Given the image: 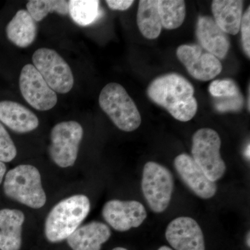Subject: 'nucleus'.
I'll return each mask as SVG.
<instances>
[{
    "mask_svg": "<svg viewBox=\"0 0 250 250\" xmlns=\"http://www.w3.org/2000/svg\"><path fill=\"white\" fill-rule=\"evenodd\" d=\"M6 36L11 42L22 48L29 47L35 41L37 24L27 10H19L6 29Z\"/></svg>",
    "mask_w": 250,
    "mask_h": 250,
    "instance_id": "6ab92c4d",
    "label": "nucleus"
},
{
    "mask_svg": "<svg viewBox=\"0 0 250 250\" xmlns=\"http://www.w3.org/2000/svg\"><path fill=\"white\" fill-rule=\"evenodd\" d=\"M111 235V229L106 224L90 222L79 227L67 238V244L72 250H101Z\"/></svg>",
    "mask_w": 250,
    "mask_h": 250,
    "instance_id": "2eb2a0df",
    "label": "nucleus"
},
{
    "mask_svg": "<svg viewBox=\"0 0 250 250\" xmlns=\"http://www.w3.org/2000/svg\"><path fill=\"white\" fill-rule=\"evenodd\" d=\"M106 4L111 10L114 11H126L134 4L132 0H107Z\"/></svg>",
    "mask_w": 250,
    "mask_h": 250,
    "instance_id": "cd10ccee",
    "label": "nucleus"
},
{
    "mask_svg": "<svg viewBox=\"0 0 250 250\" xmlns=\"http://www.w3.org/2000/svg\"><path fill=\"white\" fill-rule=\"evenodd\" d=\"M137 24L141 34L147 39H157L162 30L158 0H141L137 12Z\"/></svg>",
    "mask_w": 250,
    "mask_h": 250,
    "instance_id": "aec40b11",
    "label": "nucleus"
},
{
    "mask_svg": "<svg viewBox=\"0 0 250 250\" xmlns=\"http://www.w3.org/2000/svg\"><path fill=\"white\" fill-rule=\"evenodd\" d=\"M112 250H126V248H114V249H113Z\"/></svg>",
    "mask_w": 250,
    "mask_h": 250,
    "instance_id": "473e14b6",
    "label": "nucleus"
},
{
    "mask_svg": "<svg viewBox=\"0 0 250 250\" xmlns=\"http://www.w3.org/2000/svg\"><path fill=\"white\" fill-rule=\"evenodd\" d=\"M213 20L227 34L236 35L243 17V1L241 0H214L212 2Z\"/></svg>",
    "mask_w": 250,
    "mask_h": 250,
    "instance_id": "a211bd4d",
    "label": "nucleus"
},
{
    "mask_svg": "<svg viewBox=\"0 0 250 250\" xmlns=\"http://www.w3.org/2000/svg\"><path fill=\"white\" fill-rule=\"evenodd\" d=\"M194 88L185 77L176 73L158 77L148 86L149 98L165 108L177 121L192 120L197 111Z\"/></svg>",
    "mask_w": 250,
    "mask_h": 250,
    "instance_id": "f257e3e1",
    "label": "nucleus"
},
{
    "mask_svg": "<svg viewBox=\"0 0 250 250\" xmlns=\"http://www.w3.org/2000/svg\"><path fill=\"white\" fill-rule=\"evenodd\" d=\"M144 206L138 201L110 200L103 208V216L115 230L126 231L141 226L147 218Z\"/></svg>",
    "mask_w": 250,
    "mask_h": 250,
    "instance_id": "9b49d317",
    "label": "nucleus"
},
{
    "mask_svg": "<svg viewBox=\"0 0 250 250\" xmlns=\"http://www.w3.org/2000/svg\"><path fill=\"white\" fill-rule=\"evenodd\" d=\"M99 104L118 129L131 132L141 124V113L124 87L119 83L105 85L99 97Z\"/></svg>",
    "mask_w": 250,
    "mask_h": 250,
    "instance_id": "20e7f679",
    "label": "nucleus"
},
{
    "mask_svg": "<svg viewBox=\"0 0 250 250\" xmlns=\"http://www.w3.org/2000/svg\"><path fill=\"white\" fill-rule=\"evenodd\" d=\"M161 25L166 29H177L186 18V4L182 0H158Z\"/></svg>",
    "mask_w": 250,
    "mask_h": 250,
    "instance_id": "412c9836",
    "label": "nucleus"
},
{
    "mask_svg": "<svg viewBox=\"0 0 250 250\" xmlns=\"http://www.w3.org/2000/svg\"><path fill=\"white\" fill-rule=\"evenodd\" d=\"M196 36L200 47L217 58L223 59L228 55L230 48V39L213 18L200 16L197 20Z\"/></svg>",
    "mask_w": 250,
    "mask_h": 250,
    "instance_id": "4468645a",
    "label": "nucleus"
},
{
    "mask_svg": "<svg viewBox=\"0 0 250 250\" xmlns=\"http://www.w3.org/2000/svg\"><path fill=\"white\" fill-rule=\"evenodd\" d=\"M90 210V202L84 195L67 197L54 206L45 224V234L50 243L67 239L85 220Z\"/></svg>",
    "mask_w": 250,
    "mask_h": 250,
    "instance_id": "f03ea898",
    "label": "nucleus"
},
{
    "mask_svg": "<svg viewBox=\"0 0 250 250\" xmlns=\"http://www.w3.org/2000/svg\"><path fill=\"white\" fill-rule=\"evenodd\" d=\"M19 84L23 98L38 111H48L57 104V93L32 64H27L22 67Z\"/></svg>",
    "mask_w": 250,
    "mask_h": 250,
    "instance_id": "1a4fd4ad",
    "label": "nucleus"
},
{
    "mask_svg": "<svg viewBox=\"0 0 250 250\" xmlns=\"http://www.w3.org/2000/svg\"><path fill=\"white\" fill-rule=\"evenodd\" d=\"M174 187L173 175L167 167L154 161L146 163L143 168L141 188L152 211L162 213L167 209Z\"/></svg>",
    "mask_w": 250,
    "mask_h": 250,
    "instance_id": "39448f33",
    "label": "nucleus"
},
{
    "mask_svg": "<svg viewBox=\"0 0 250 250\" xmlns=\"http://www.w3.org/2000/svg\"><path fill=\"white\" fill-rule=\"evenodd\" d=\"M83 130L76 121H65L54 126L51 131L49 155L61 167H70L75 164Z\"/></svg>",
    "mask_w": 250,
    "mask_h": 250,
    "instance_id": "0eeeda50",
    "label": "nucleus"
},
{
    "mask_svg": "<svg viewBox=\"0 0 250 250\" xmlns=\"http://www.w3.org/2000/svg\"><path fill=\"white\" fill-rule=\"evenodd\" d=\"M68 14L79 25H90L100 16V1L70 0L68 1Z\"/></svg>",
    "mask_w": 250,
    "mask_h": 250,
    "instance_id": "4be33fe9",
    "label": "nucleus"
},
{
    "mask_svg": "<svg viewBox=\"0 0 250 250\" xmlns=\"http://www.w3.org/2000/svg\"><path fill=\"white\" fill-rule=\"evenodd\" d=\"M166 238L175 250H205L201 228L190 217H179L167 225Z\"/></svg>",
    "mask_w": 250,
    "mask_h": 250,
    "instance_id": "f8f14e48",
    "label": "nucleus"
},
{
    "mask_svg": "<svg viewBox=\"0 0 250 250\" xmlns=\"http://www.w3.org/2000/svg\"><path fill=\"white\" fill-rule=\"evenodd\" d=\"M5 195L15 201L32 208L45 205V192L41 184L40 172L31 165H20L5 176Z\"/></svg>",
    "mask_w": 250,
    "mask_h": 250,
    "instance_id": "7ed1b4c3",
    "label": "nucleus"
},
{
    "mask_svg": "<svg viewBox=\"0 0 250 250\" xmlns=\"http://www.w3.org/2000/svg\"><path fill=\"white\" fill-rule=\"evenodd\" d=\"M208 90L210 95L215 98H230L241 93L236 82L230 79L213 81Z\"/></svg>",
    "mask_w": 250,
    "mask_h": 250,
    "instance_id": "b1692460",
    "label": "nucleus"
},
{
    "mask_svg": "<svg viewBox=\"0 0 250 250\" xmlns=\"http://www.w3.org/2000/svg\"><path fill=\"white\" fill-rule=\"evenodd\" d=\"M0 122L19 134L34 131L39 125V118L31 110L7 100L0 102Z\"/></svg>",
    "mask_w": 250,
    "mask_h": 250,
    "instance_id": "dca6fc26",
    "label": "nucleus"
},
{
    "mask_svg": "<svg viewBox=\"0 0 250 250\" xmlns=\"http://www.w3.org/2000/svg\"><path fill=\"white\" fill-rule=\"evenodd\" d=\"M243 97L242 94L230 98H216L215 106L220 112L238 111L243 108Z\"/></svg>",
    "mask_w": 250,
    "mask_h": 250,
    "instance_id": "a878e982",
    "label": "nucleus"
},
{
    "mask_svg": "<svg viewBox=\"0 0 250 250\" xmlns=\"http://www.w3.org/2000/svg\"><path fill=\"white\" fill-rule=\"evenodd\" d=\"M240 31L243 50L247 57H250V7L248 8L242 17Z\"/></svg>",
    "mask_w": 250,
    "mask_h": 250,
    "instance_id": "bb28decb",
    "label": "nucleus"
},
{
    "mask_svg": "<svg viewBox=\"0 0 250 250\" xmlns=\"http://www.w3.org/2000/svg\"><path fill=\"white\" fill-rule=\"evenodd\" d=\"M158 250H173L171 249L170 248H169V247L167 246H161L160 248H159Z\"/></svg>",
    "mask_w": 250,
    "mask_h": 250,
    "instance_id": "7c9ffc66",
    "label": "nucleus"
},
{
    "mask_svg": "<svg viewBox=\"0 0 250 250\" xmlns=\"http://www.w3.org/2000/svg\"><path fill=\"white\" fill-rule=\"evenodd\" d=\"M27 11L36 22L42 21L50 13L66 16L68 14V1L65 0H30Z\"/></svg>",
    "mask_w": 250,
    "mask_h": 250,
    "instance_id": "5701e85b",
    "label": "nucleus"
},
{
    "mask_svg": "<svg viewBox=\"0 0 250 250\" xmlns=\"http://www.w3.org/2000/svg\"><path fill=\"white\" fill-rule=\"evenodd\" d=\"M24 215L21 210H0V250H20Z\"/></svg>",
    "mask_w": 250,
    "mask_h": 250,
    "instance_id": "f3484780",
    "label": "nucleus"
},
{
    "mask_svg": "<svg viewBox=\"0 0 250 250\" xmlns=\"http://www.w3.org/2000/svg\"><path fill=\"white\" fill-rule=\"evenodd\" d=\"M221 139L215 130L202 128L192 136L191 157L213 182L221 179L226 165L220 155Z\"/></svg>",
    "mask_w": 250,
    "mask_h": 250,
    "instance_id": "423d86ee",
    "label": "nucleus"
},
{
    "mask_svg": "<svg viewBox=\"0 0 250 250\" xmlns=\"http://www.w3.org/2000/svg\"><path fill=\"white\" fill-rule=\"evenodd\" d=\"M174 166L182 182L197 196L205 200L214 196L217 192L216 184L208 179L191 156L179 154L174 159Z\"/></svg>",
    "mask_w": 250,
    "mask_h": 250,
    "instance_id": "ddd939ff",
    "label": "nucleus"
},
{
    "mask_svg": "<svg viewBox=\"0 0 250 250\" xmlns=\"http://www.w3.org/2000/svg\"><path fill=\"white\" fill-rule=\"evenodd\" d=\"M34 66L54 92L69 93L74 85V77L68 63L54 49L40 48L33 54Z\"/></svg>",
    "mask_w": 250,
    "mask_h": 250,
    "instance_id": "6e6552de",
    "label": "nucleus"
},
{
    "mask_svg": "<svg viewBox=\"0 0 250 250\" xmlns=\"http://www.w3.org/2000/svg\"><path fill=\"white\" fill-rule=\"evenodd\" d=\"M250 232L248 233V237H247V245H248V247L250 246Z\"/></svg>",
    "mask_w": 250,
    "mask_h": 250,
    "instance_id": "2f4dec72",
    "label": "nucleus"
},
{
    "mask_svg": "<svg viewBox=\"0 0 250 250\" xmlns=\"http://www.w3.org/2000/svg\"><path fill=\"white\" fill-rule=\"evenodd\" d=\"M17 155V149L14 141L4 126L0 123V161L9 163Z\"/></svg>",
    "mask_w": 250,
    "mask_h": 250,
    "instance_id": "393cba45",
    "label": "nucleus"
},
{
    "mask_svg": "<svg viewBox=\"0 0 250 250\" xmlns=\"http://www.w3.org/2000/svg\"><path fill=\"white\" fill-rule=\"evenodd\" d=\"M6 167L4 163L0 161V184L2 182L5 174H6Z\"/></svg>",
    "mask_w": 250,
    "mask_h": 250,
    "instance_id": "c85d7f7f",
    "label": "nucleus"
},
{
    "mask_svg": "<svg viewBox=\"0 0 250 250\" xmlns=\"http://www.w3.org/2000/svg\"><path fill=\"white\" fill-rule=\"evenodd\" d=\"M177 57L195 80L207 82L222 71L221 62L199 45H183L177 49Z\"/></svg>",
    "mask_w": 250,
    "mask_h": 250,
    "instance_id": "9d476101",
    "label": "nucleus"
},
{
    "mask_svg": "<svg viewBox=\"0 0 250 250\" xmlns=\"http://www.w3.org/2000/svg\"><path fill=\"white\" fill-rule=\"evenodd\" d=\"M250 144H248V147H247L246 150V155L247 157H248V159H250Z\"/></svg>",
    "mask_w": 250,
    "mask_h": 250,
    "instance_id": "c756f323",
    "label": "nucleus"
}]
</instances>
